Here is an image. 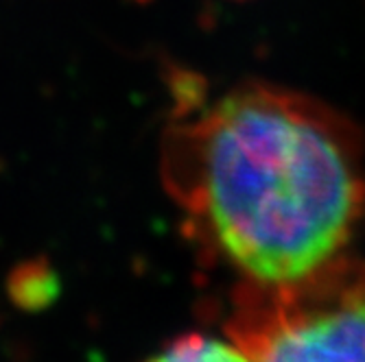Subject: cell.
<instances>
[{"mask_svg":"<svg viewBox=\"0 0 365 362\" xmlns=\"http://www.w3.org/2000/svg\"><path fill=\"white\" fill-rule=\"evenodd\" d=\"M164 175L217 251L250 282L300 277L344 251L365 210L354 127L269 85L221 96L164 149Z\"/></svg>","mask_w":365,"mask_h":362,"instance_id":"1","label":"cell"},{"mask_svg":"<svg viewBox=\"0 0 365 362\" xmlns=\"http://www.w3.org/2000/svg\"><path fill=\"white\" fill-rule=\"evenodd\" d=\"M227 339L245 360H365V262L337 253L237 294Z\"/></svg>","mask_w":365,"mask_h":362,"instance_id":"2","label":"cell"},{"mask_svg":"<svg viewBox=\"0 0 365 362\" xmlns=\"http://www.w3.org/2000/svg\"><path fill=\"white\" fill-rule=\"evenodd\" d=\"M153 358L158 360H245L241 349L230 339L221 341L199 332L182 334L164 345Z\"/></svg>","mask_w":365,"mask_h":362,"instance_id":"3","label":"cell"}]
</instances>
